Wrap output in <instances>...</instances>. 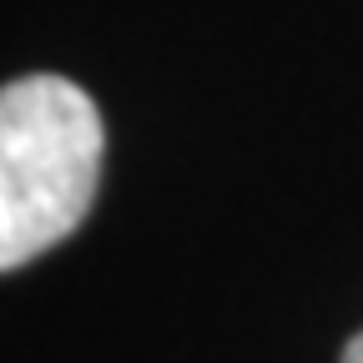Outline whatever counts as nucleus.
Wrapping results in <instances>:
<instances>
[{
    "label": "nucleus",
    "instance_id": "f257e3e1",
    "mask_svg": "<svg viewBox=\"0 0 363 363\" xmlns=\"http://www.w3.org/2000/svg\"><path fill=\"white\" fill-rule=\"evenodd\" d=\"M101 111L66 76L0 86V272L66 242L101 187Z\"/></svg>",
    "mask_w": 363,
    "mask_h": 363
},
{
    "label": "nucleus",
    "instance_id": "f03ea898",
    "mask_svg": "<svg viewBox=\"0 0 363 363\" xmlns=\"http://www.w3.org/2000/svg\"><path fill=\"white\" fill-rule=\"evenodd\" d=\"M338 363H363V333L358 338H348V348H343V358Z\"/></svg>",
    "mask_w": 363,
    "mask_h": 363
}]
</instances>
